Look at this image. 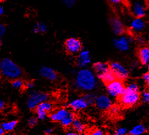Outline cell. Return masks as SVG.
I'll use <instances>...</instances> for the list:
<instances>
[{"label": "cell", "mask_w": 149, "mask_h": 135, "mask_svg": "<svg viewBox=\"0 0 149 135\" xmlns=\"http://www.w3.org/2000/svg\"><path fill=\"white\" fill-rule=\"evenodd\" d=\"M74 119H75V118H74V114L71 111H69L68 114L64 117V119L60 122L61 125L63 127H69L72 125Z\"/></svg>", "instance_id": "obj_22"}, {"label": "cell", "mask_w": 149, "mask_h": 135, "mask_svg": "<svg viewBox=\"0 0 149 135\" xmlns=\"http://www.w3.org/2000/svg\"><path fill=\"white\" fill-rule=\"evenodd\" d=\"M139 99V88L135 82L130 83L125 87L123 93L120 96L121 104L125 107H132L136 105Z\"/></svg>", "instance_id": "obj_2"}, {"label": "cell", "mask_w": 149, "mask_h": 135, "mask_svg": "<svg viewBox=\"0 0 149 135\" xmlns=\"http://www.w3.org/2000/svg\"><path fill=\"white\" fill-rule=\"evenodd\" d=\"M9 135H15V134H14V133H10Z\"/></svg>", "instance_id": "obj_45"}, {"label": "cell", "mask_w": 149, "mask_h": 135, "mask_svg": "<svg viewBox=\"0 0 149 135\" xmlns=\"http://www.w3.org/2000/svg\"><path fill=\"white\" fill-rule=\"evenodd\" d=\"M109 67L110 70L113 72L117 79L123 81L128 77L129 71L121 63L114 61L109 64Z\"/></svg>", "instance_id": "obj_7"}, {"label": "cell", "mask_w": 149, "mask_h": 135, "mask_svg": "<svg viewBox=\"0 0 149 135\" xmlns=\"http://www.w3.org/2000/svg\"><path fill=\"white\" fill-rule=\"evenodd\" d=\"M111 135H118V134H116V133H114V134H112Z\"/></svg>", "instance_id": "obj_46"}, {"label": "cell", "mask_w": 149, "mask_h": 135, "mask_svg": "<svg viewBox=\"0 0 149 135\" xmlns=\"http://www.w3.org/2000/svg\"><path fill=\"white\" fill-rule=\"evenodd\" d=\"M113 44L115 47L120 52H126L130 48V42L127 36H119L113 39Z\"/></svg>", "instance_id": "obj_14"}, {"label": "cell", "mask_w": 149, "mask_h": 135, "mask_svg": "<svg viewBox=\"0 0 149 135\" xmlns=\"http://www.w3.org/2000/svg\"><path fill=\"white\" fill-rule=\"evenodd\" d=\"M122 1H127V0H122Z\"/></svg>", "instance_id": "obj_47"}, {"label": "cell", "mask_w": 149, "mask_h": 135, "mask_svg": "<svg viewBox=\"0 0 149 135\" xmlns=\"http://www.w3.org/2000/svg\"><path fill=\"white\" fill-rule=\"evenodd\" d=\"M128 130L125 127H119L118 128L116 131V133L118 135H127L128 133Z\"/></svg>", "instance_id": "obj_29"}, {"label": "cell", "mask_w": 149, "mask_h": 135, "mask_svg": "<svg viewBox=\"0 0 149 135\" xmlns=\"http://www.w3.org/2000/svg\"><path fill=\"white\" fill-rule=\"evenodd\" d=\"M100 79H101L104 84H108L111 82H113V81H114V80L117 79L114 74L113 73V72H112L111 70H109V71L105 73L104 75H103L100 78Z\"/></svg>", "instance_id": "obj_25"}, {"label": "cell", "mask_w": 149, "mask_h": 135, "mask_svg": "<svg viewBox=\"0 0 149 135\" xmlns=\"http://www.w3.org/2000/svg\"><path fill=\"white\" fill-rule=\"evenodd\" d=\"M90 135H107L101 129H95L93 130Z\"/></svg>", "instance_id": "obj_34"}, {"label": "cell", "mask_w": 149, "mask_h": 135, "mask_svg": "<svg viewBox=\"0 0 149 135\" xmlns=\"http://www.w3.org/2000/svg\"><path fill=\"white\" fill-rule=\"evenodd\" d=\"M141 98L144 102L149 104V90H146L142 92Z\"/></svg>", "instance_id": "obj_28"}, {"label": "cell", "mask_w": 149, "mask_h": 135, "mask_svg": "<svg viewBox=\"0 0 149 135\" xmlns=\"http://www.w3.org/2000/svg\"><path fill=\"white\" fill-rule=\"evenodd\" d=\"M53 130L52 128H48L45 131V133L47 135H51L53 133Z\"/></svg>", "instance_id": "obj_40"}, {"label": "cell", "mask_w": 149, "mask_h": 135, "mask_svg": "<svg viewBox=\"0 0 149 135\" xmlns=\"http://www.w3.org/2000/svg\"><path fill=\"white\" fill-rule=\"evenodd\" d=\"M28 124L29 126L31 127L36 126L37 124V118L34 117H30L28 121Z\"/></svg>", "instance_id": "obj_32"}, {"label": "cell", "mask_w": 149, "mask_h": 135, "mask_svg": "<svg viewBox=\"0 0 149 135\" xmlns=\"http://www.w3.org/2000/svg\"><path fill=\"white\" fill-rule=\"evenodd\" d=\"M95 104L97 108L102 110H108L113 105L111 98L107 95H100L97 96Z\"/></svg>", "instance_id": "obj_12"}, {"label": "cell", "mask_w": 149, "mask_h": 135, "mask_svg": "<svg viewBox=\"0 0 149 135\" xmlns=\"http://www.w3.org/2000/svg\"><path fill=\"white\" fill-rule=\"evenodd\" d=\"M84 98L86 100V101H87L89 104V105H91V104H94L95 102V100L97 96L92 92H88V93L86 94L84 96H83Z\"/></svg>", "instance_id": "obj_26"}, {"label": "cell", "mask_w": 149, "mask_h": 135, "mask_svg": "<svg viewBox=\"0 0 149 135\" xmlns=\"http://www.w3.org/2000/svg\"><path fill=\"white\" fill-rule=\"evenodd\" d=\"M4 133H5V131H4L3 129L1 127H0V135H3L4 134Z\"/></svg>", "instance_id": "obj_43"}, {"label": "cell", "mask_w": 149, "mask_h": 135, "mask_svg": "<svg viewBox=\"0 0 149 135\" xmlns=\"http://www.w3.org/2000/svg\"><path fill=\"white\" fill-rule=\"evenodd\" d=\"M142 77H143V79H144V82H146V84L148 86H149V71L145 73Z\"/></svg>", "instance_id": "obj_36"}, {"label": "cell", "mask_w": 149, "mask_h": 135, "mask_svg": "<svg viewBox=\"0 0 149 135\" xmlns=\"http://www.w3.org/2000/svg\"><path fill=\"white\" fill-rule=\"evenodd\" d=\"M40 75L49 81H55L58 79L57 72L53 68L48 66H43L40 69Z\"/></svg>", "instance_id": "obj_17"}, {"label": "cell", "mask_w": 149, "mask_h": 135, "mask_svg": "<svg viewBox=\"0 0 149 135\" xmlns=\"http://www.w3.org/2000/svg\"><path fill=\"white\" fill-rule=\"evenodd\" d=\"M75 87L82 91H91L97 85L96 76L93 71L87 68L80 69L77 73L74 79Z\"/></svg>", "instance_id": "obj_1"}, {"label": "cell", "mask_w": 149, "mask_h": 135, "mask_svg": "<svg viewBox=\"0 0 149 135\" xmlns=\"http://www.w3.org/2000/svg\"><path fill=\"white\" fill-rule=\"evenodd\" d=\"M2 46V41H1V38H0V47Z\"/></svg>", "instance_id": "obj_44"}, {"label": "cell", "mask_w": 149, "mask_h": 135, "mask_svg": "<svg viewBox=\"0 0 149 135\" xmlns=\"http://www.w3.org/2000/svg\"><path fill=\"white\" fill-rule=\"evenodd\" d=\"M91 62V57L89 51L83 49L78 54L76 65L80 69L86 68Z\"/></svg>", "instance_id": "obj_10"}, {"label": "cell", "mask_w": 149, "mask_h": 135, "mask_svg": "<svg viewBox=\"0 0 149 135\" xmlns=\"http://www.w3.org/2000/svg\"><path fill=\"white\" fill-rule=\"evenodd\" d=\"M34 82L33 81H28L24 84V87L27 89H32L34 87Z\"/></svg>", "instance_id": "obj_35"}, {"label": "cell", "mask_w": 149, "mask_h": 135, "mask_svg": "<svg viewBox=\"0 0 149 135\" xmlns=\"http://www.w3.org/2000/svg\"><path fill=\"white\" fill-rule=\"evenodd\" d=\"M48 26L43 22H37L33 28V32L36 34H44L48 32Z\"/></svg>", "instance_id": "obj_20"}, {"label": "cell", "mask_w": 149, "mask_h": 135, "mask_svg": "<svg viewBox=\"0 0 149 135\" xmlns=\"http://www.w3.org/2000/svg\"><path fill=\"white\" fill-rule=\"evenodd\" d=\"M12 86L15 89H20L24 87V83L22 79L17 78L12 80Z\"/></svg>", "instance_id": "obj_27"}, {"label": "cell", "mask_w": 149, "mask_h": 135, "mask_svg": "<svg viewBox=\"0 0 149 135\" xmlns=\"http://www.w3.org/2000/svg\"><path fill=\"white\" fill-rule=\"evenodd\" d=\"M122 81L119 79H116L113 82L107 84V90L108 94L113 98L120 97L125 90Z\"/></svg>", "instance_id": "obj_5"}, {"label": "cell", "mask_w": 149, "mask_h": 135, "mask_svg": "<svg viewBox=\"0 0 149 135\" xmlns=\"http://www.w3.org/2000/svg\"><path fill=\"white\" fill-rule=\"evenodd\" d=\"M130 11L134 17L143 18L146 14L147 5L144 0H136L132 4Z\"/></svg>", "instance_id": "obj_8"}, {"label": "cell", "mask_w": 149, "mask_h": 135, "mask_svg": "<svg viewBox=\"0 0 149 135\" xmlns=\"http://www.w3.org/2000/svg\"><path fill=\"white\" fill-rule=\"evenodd\" d=\"M135 41L138 42V44H139V45H141L142 46H145V42H146V40L145 39L143 38V37L139 36V34L137 35L135 37Z\"/></svg>", "instance_id": "obj_30"}, {"label": "cell", "mask_w": 149, "mask_h": 135, "mask_svg": "<svg viewBox=\"0 0 149 135\" xmlns=\"http://www.w3.org/2000/svg\"><path fill=\"white\" fill-rule=\"evenodd\" d=\"M0 72L5 77L14 80L20 78L22 75V70L12 59L3 58L0 60Z\"/></svg>", "instance_id": "obj_3"}, {"label": "cell", "mask_w": 149, "mask_h": 135, "mask_svg": "<svg viewBox=\"0 0 149 135\" xmlns=\"http://www.w3.org/2000/svg\"><path fill=\"white\" fill-rule=\"evenodd\" d=\"M111 111L112 113H113L114 114H117L118 112H119V108L116 106H114V107H111Z\"/></svg>", "instance_id": "obj_39"}, {"label": "cell", "mask_w": 149, "mask_h": 135, "mask_svg": "<svg viewBox=\"0 0 149 135\" xmlns=\"http://www.w3.org/2000/svg\"><path fill=\"white\" fill-rule=\"evenodd\" d=\"M69 106L73 110L78 111V110H81L86 109L89 105V104L87 103L84 97L82 96L72 100L70 103Z\"/></svg>", "instance_id": "obj_18"}, {"label": "cell", "mask_w": 149, "mask_h": 135, "mask_svg": "<svg viewBox=\"0 0 149 135\" xmlns=\"http://www.w3.org/2000/svg\"><path fill=\"white\" fill-rule=\"evenodd\" d=\"M64 47L66 52L71 55L78 54L83 49L81 41L74 37L67 39L64 43Z\"/></svg>", "instance_id": "obj_6"}, {"label": "cell", "mask_w": 149, "mask_h": 135, "mask_svg": "<svg viewBox=\"0 0 149 135\" xmlns=\"http://www.w3.org/2000/svg\"><path fill=\"white\" fill-rule=\"evenodd\" d=\"M6 32V27L4 23L0 22V38L3 36Z\"/></svg>", "instance_id": "obj_33"}, {"label": "cell", "mask_w": 149, "mask_h": 135, "mask_svg": "<svg viewBox=\"0 0 149 135\" xmlns=\"http://www.w3.org/2000/svg\"><path fill=\"white\" fill-rule=\"evenodd\" d=\"M73 130L78 133H83L85 130V125L79 119H75L72 125Z\"/></svg>", "instance_id": "obj_23"}, {"label": "cell", "mask_w": 149, "mask_h": 135, "mask_svg": "<svg viewBox=\"0 0 149 135\" xmlns=\"http://www.w3.org/2000/svg\"><path fill=\"white\" fill-rule=\"evenodd\" d=\"M4 13V9L3 6L0 4V17L2 16Z\"/></svg>", "instance_id": "obj_42"}, {"label": "cell", "mask_w": 149, "mask_h": 135, "mask_svg": "<svg viewBox=\"0 0 149 135\" xmlns=\"http://www.w3.org/2000/svg\"><path fill=\"white\" fill-rule=\"evenodd\" d=\"M77 0H63L64 4L68 8H72L75 4Z\"/></svg>", "instance_id": "obj_31"}, {"label": "cell", "mask_w": 149, "mask_h": 135, "mask_svg": "<svg viewBox=\"0 0 149 135\" xmlns=\"http://www.w3.org/2000/svg\"><path fill=\"white\" fill-rule=\"evenodd\" d=\"M5 108V103L3 100H0V110H3Z\"/></svg>", "instance_id": "obj_41"}, {"label": "cell", "mask_w": 149, "mask_h": 135, "mask_svg": "<svg viewBox=\"0 0 149 135\" xmlns=\"http://www.w3.org/2000/svg\"><path fill=\"white\" fill-rule=\"evenodd\" d=\"M69 110L65 108H61L56 110H55L54 112L51 114L50 115V119L53 122H61L62 120L64 119V117L68 114Z\"/></svg>", "instance_id": "obj_19"}, {"label": "cell", "mask_w": 149, "mask_h": 135, "mask_svg": "<svg viewBox=\"0 0 149 135\" xmlns=\"http://www.w3.org/2000/svg\"><path fill=\"white\" fill-rule=\"evenodd\" d=\"M110 27L113 33L117 36H122L126 32L125 27L120 18L116 16H112L109 18Z\"/></svg>", "instance_id": "obj_9"}, {"label": "cell", "mask_w": 149, "mask_h": 135, "mask_svg": "<svg viewBox=\"0 0 149 135\" xmlns=\"http://www.w3.org/2000/svg\"><path fill=\"white\" fill-rule=\"evenodd\" d=\"M48 95L45 92L33 91L29 94L26 101V105L30 109H36L39 104L47 101Z\"/></svg>", "instance_id": "obj_4"}, {"label": "cell", "mask_w": 149, "mask_h": 135, "mask_svg": "<svg viewBox=\"0 0 149 135\" xmlns=\"http://www.w3.org/2000/svg\"><path fill=\"white\" fill-rule=\"evenodd\" d=\"M65 135H88L84 133H78L76 131H69L67 132Z\"/></svg>", "instance_id": "obj_37"}, {"label": "cell", "mask_w": 149, "mask_h": 135, "mask_svg": "<svg viewBox=\"0 0 149 135\" xmlns=\"http://www.w3.org/2000/svg\"><path fill=\"white\" fill-rule=\"evenodd\" d=\"M146 27V23L142 18L134 17L130 23V30L133 33V34L138 35L143 32Z\"/></svg>", "instance_id": "obj_13"}, {"label": "cell", "mask_w": 149, "mask_h": 135, "mask_svg": "<svg viewBox=\"0 0 149 135\" xmlns=\"http://www.w3.org/2000/svg\"><path fill=\"white\" fill-rule=\"evenodd\" d=\"M137 55L141 63L149 69V46H141L138 49Z\"/></svg>", "instance_id": "obj_16"}, {"label": "cell", "mask_w": 149, "mask_h": 135, "mask_svg": "<svg viewBox=\"0 0 149 135\" xmlns=\"http://www.w3.org/2000/svg\"><path fill=\"white\" fill-rule=\"evenodd\" d=\"M92 70L95 75L100 79L105 73L110 70L109 64L98 61L93 64Z\"/></svg>", "instance_id": "obj_15"}, {"label": "cell", "mask_w": 149, "mask_h": 135, "mask_svg": "<svg viewBox=\"0 0 149 135\" xmlns=\"http://www.w3.org/2000/svg\"><path fill=\"white\" fill-rule=\"evenodd\" d=\"M109 1L113 5H118L121 3L122 0H109Z\"/></svg>", "instance_id": "obj_38"}, {"label": "cell", "mask_w": 149, "mask_h": 135, "mask_svg": "<svg viewBox=\"0 0 149 135\" xmlns=\"http://www.w3.org/2000/svg\"><path fill=\"white\" fill-rule=\"evenodd\" d=\"M17 124V120H11L7 122H4L1 125V128L5 132H10L15 128Z\"/></svg>", "instance_id": "obj_24"}, {"label": "cell", "mask_w": 149, "mask_h": 135, "mask_svg": "<svg viewBox=\"0 0 149 135\" xmlns=\"http://www.w3.org/2000/svg\"><path fill=\"white\" fill-rule=\"evenodd\" d=\"M52 108V103L48 101L39 104L36 108V112L37 114V118L40 120H45L47 117V114L51 111Z\"/></svg>", "instance_id": "obj_11"}, {"label": "cell", "mask_w": 149, "mask_h": 135, "mask_svg": "<svg viewBox=\"0 0 149 135\" xmlns=\"http://www.w3.org/2000/svg\"><path fill=\"white\" fill-rule=\"evenodd\" d=\"M147 131L146 126L143 124H138L133 127L129 133L130 135H143Z\"/></svg>", "instance_id": "obj_21"}]
</instances>
